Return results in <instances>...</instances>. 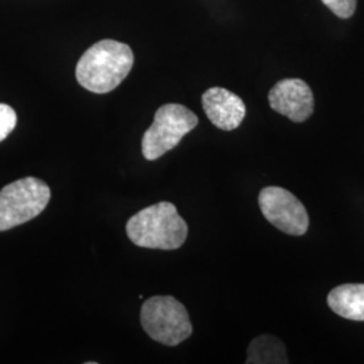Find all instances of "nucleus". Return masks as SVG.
<instances>
[{
  "instance_id": "f257e3e1",
  "label": "nucleus",
  "mask_w": 364,
  "mask_h": 364,
  "mask_svg": "<svg viewBox=\"0 0 364 364\" xmlns=\"http://www.w3.org/2000/svg\"><path fill=\"white\" fill-rule=\"evenodd\" d=\"M132 65L134 53L129 45L103 39L81 55L76 66V78L90 92L108 93L129 76Z\"/></svg>"
},
{
  "instance_id": "f03ea898",
  "label": "nucleus",
  "mask_w": 364,
  "mask_h": 364,
  "mask_svg": "<svg viewBox=\"0 0 364 364\" xmlns=\"http://www.w3.org/2000/svg\"><path fill=\"white\" fill-rule=\"evenodd\" d=\"M126 232L138 247L177 250L188 236V224L178 215L174 204L162 201L131 216Z\"/></svg>"
},
{
  "instance_id": "7ed1b4c3",
  "label": "nucleus",
  "mask_w": 364,
  "mask_h": 364,
  "mask_svg": "<svg viewBox=\"0 0 364 364\" xmlns=\"http://www.w3.org/2000/svg\"><path fill=\"white\" fill-rule=\"evenodd\" d=\"M52 197L49 185L37 177H25L0 191V232L36 219Z\"/></svg>"
},
{
  "instance_id": "20e7f679",
  "label": "nucleus",
  "mask_w": 364,
  "mask_h": 364,
  "mask_svg": "<svg viewBox=\"0 0 364 364\" xmlns=\"http://www.w3.org/2000/svg\"><path fill=\"white\" fill-rule=\"evenodd\" d=\"M144 332L158 343L174 347L193 332L188 311L171 296H154L146 299L141 309Z\"/></svg>"
},
{
  "instance_id": "39448f33",
  "label": "nucleus",
  "mask_w": 364,
  "mask_h": 364,
  "mask_svg": "<svg viewBox=\"0 0 364 364\" xmlns=\"http://www.w3.org/2000/svg\"><path fill=\"white\" fill-rule=\"evenodd\" d=\"M197 124L198 117L185 105L171 103L159 107L153 124L142 138V154L147 161H156L178 146Z\"/></svg>"
},
{
  "instance_id": "423d86ee",
  "label": "nucleus",
  "mask_w": 364,
  "mask_h": 364,
  "mask_svg": "<svg viewBox=\"0 0 364 364\" xmlns=\"http://www.w3.org/2000/svg\"><path fill=\"white\" fill-rule=\"evenodd\" d=\"M259 208L275 228L287 235L302 236L309 228V216L293 193L279 186H267L259 193Z\"/></svg>"
},
{
  "instance_id": "0eeeda50",
  "label": "nucleus",
  "mask_w": 364,
  "mask_h": 364,
  "mask_svg": "<svg viewBox=\"0 0 364 364\" xmlns=\"http://www.w3.org/2000/svg\"><path fill=\"white\" fill-rule=\"evenodd\" d=\"M269 103L275 112L302 123L309 119L314 109V97L311 87L299 78H284L269 93Z\"/></svg>"
},
{
  "instance_id": "6e6552de",
  "label": "nucleus",
  "mask_w": 364,
  "mask_h": 364,
  "mask_svg": "<svg viewBox=\"0 0 364 364\" xmlns=\"http://www.w3.org/2000/svg\"><path fill=\"white\" fill-rule=\"evenodd\" d=\"M203 108L210 123L223 131L236 130L246 117L243 100L220 87H213L203 95Z\"/></svg>"
},
{
  "instance_id": "1a4fd4ad",
  "label": "nucleus",
  "mask_w": 364,
  "mask_h": 364,
  "mask_svg": "<svg viewBox=\"0 0 364 364\" xmlns=\"http://www.w3.org/2000/svg\"><path fill=\"white\" fill-rule=\"evenodd\" d=\"M329 308L340 317L364 321V284H346L328 294Z\"/></svg>"
},
{
  "instance_id": "9d476101",
  "label": "nucleus",
  "mask_w": 364,
  "mask_h": 364,
  "mask_svg": "<svg viewBox=\"0 0 364 364\" xmlns=\"http://www.w3.org/2000/svg\"><path fill=\"white\" fill-rule=\"evenodd\" d=\"M247 364H287V353L284 343L272 335H263L254 338L247 350Z\"/></svg>"
},
{
  "instance_id": "9b49d317",
  "label": "nucleus",
  "mask_w": 364,
  "mask_h": 364,
  "mask_svg": "<svg viewBox=\"0 0 364 364\" xmlns=\"http://www.w3.org/2000/svg\"><path fill=\"white\" fill-rule=\"evenodd\" d=\"M16 112L13 107L0 103V142H3L16 126Z\"/></svg>"
},
{
  "instance_id": "f8f14e48",
  "label": "nucleus",
  "mask_w": 364,
  "mask_h": 364,
  "mask_svg": "<svg viewBox=\"0 0 364 364\" xmlns=\"http://www.w3.org/2000/svg\"><path fill=\"white\" fill-rule=\"evenodd\" d=\"M321 1L332 13L343 19L352 16L356 10V0H321Z\"/></svg>"
}]
</instances>
